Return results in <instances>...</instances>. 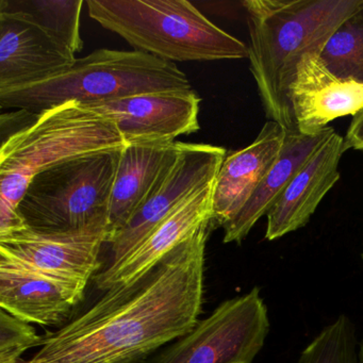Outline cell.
I'll list each match as a JSON object with an SVG mask.
<instances>
[{"label":"cell","instance_id":"6da1fadb","mask_svg":"<svg viewBox=\"0 0 363 363\" xmlns=\"http://www.w3.org/2000/svg\"><path fill=\"white\" fill-rule=\"evenodd\" d=\"M211 224L145 275L105 291L90 307L42 335L40 350L18 363H142L199 324Z\"/></svg>","mask_w":363,"mask_h":363},{"label":"cell","instance_id":"7a4b0ae2","mask_svg":"<svg viewBox=\"0 0 363 363\" xmlns=\"http://www.w3.org/2000/svg\"><path fill=\"white\" fill-rule=\"evenodd\" d=\"M363 0H247L250 71L265 114L286 130H296L290 86L297 65L320 54L340 25Z\"/></svg>","mask_w":363,"mask_h":363},{"label":"cell","instance_id":"3957f363","mask_svg":"<svg viewBox=\"0 0 363 363\" xmlns=\"http://www.w3.org/2000/svg\"><path fill=\"white\" fill-rule=\"evenodd\" d=\"M177 65L145 52L97 50L48 79L0 90V107L41 113L69 101L105 103L147 93L191 91Z\"/></svg>","mask_w":363,"mask_h":363},{"label":"cell","instance_id":"277c9868","mask_svg":"<svg viewBox=\"0 0 363 363\" xmlns=\"http://www.w3.org/2000/svg\"><path fill=\"white\" fill-rule=\"evenodd\" d=\"M89 16L138 52L173 62L239 60L248 48L186 0H86Z\"/></svg>","mask_w":363,"mask_h":363},{"label":"cell","instance_id":"5b68a950","mask_svg":"<svg viewBox=\"0 0 363 363\" xmlns=\"http://www.w3.org/2000/svg\"><path fill=\"white\" fill-rule=\"evenodd\" d=\"M126 146L112 118L69 101L38 114L1 142L0 201L18 209L31 180L67 161Z\"/></svg>","mask_w":363,"mask_h":363},{"label":"cell","instance_id":"8992f818","mask_svg":"<svg viewBox=\"0 0 363 363\" xmlns=\"http://www.w3.org/2000/svg\"><path fill=\"white\" fill-rule=\"evenodd\" d=\"M121 152L82 157L38 174L18 203L27 226L71 231L108 216Z\"/></svg>","mask_w":363,"mask_h":363},{"label":"cell","instance_id":"52a82bcc","mask_svg":"<svg viewBox=\"0 0 363 363\" xmlns=\"http://www.w3.org/2000/svg\"><path fill=\"white\" fill-rule=\"evenodd\" d=\"M269 331L258 288L218 306L186 335L142 363H252Z\"/></svg>","mask_w":363,"mask_h":363},{"label":"cell","instance_id":"ba28073f","mask_svg":"<svg viewBox=\"0 0 363 363\" xmlns=\"http://www.w3.org/2000/svg\"><path fill=\"white\" fill-rule=\"evenodd\" d=\"M225 158L226 150L220 146L182 143L175 162L109 244V261L101 271L118 267L191 194L213 184Z\"/></svg>","mask_w":363,"mask_h":363},{"label":"cell","instance_id":"9c48e42d","mask_svg":"<svg viewBox=\"0 0 363 363\" xmlns=\"http://www.w3.org/2000/svg\"><path fill=\"white\" fill-rule=\"evenodd\" d=\"M107 237L108 216L71 231L26 227L0 237V257L48 275L89 284L101 269L99 254Z\"/></svg>","mask_w":363,"mask_h":363},{"label":"cell","instance_id":"30bf717a","mask_svg":"<svg viewBox=\"0 0 363 363\" xmlns=\"http://www.w3.org/2000/svg\"><path fill=\"white\" fill-rule=\"evenodd\" d=\"M201 97L194 90L158 92L84 105L118 125L126 145L171 144L199 130Z\"/></svg>","mask_w":363,"mask_h":363},{"label":"cell","instance_id":"8fae6325","mask_svg":"<svg viewBox=\"0 0 363 363\" xmlns=\"http://www.w3.org/2000/svg\"><path fill=\"white\" fill-rule=\"evenodd\" d=\"M76 60L63 42L29 14L0 10V90L48 79Z\"/></svg>","mask_w":363,"mask_h":363},{"label":"cell","instance_id":"7c38bea8","mask_svg":"<svg viewBox=\"0 0 363 363\" xmlns=\"http://www.w3.org/2000/svg\"><path fill=\"white\" fill-rule=\"evenodd\" d=\"M86 286L0 257V308L29 324L65 325Z\"/></svg>","mask_w":363,"mask_h":363},{"label":"cell","instance_id":"4fadbf2b","mask_svg":"<svg viewBox=\"0 0 363 363\" xmlns=\"http://www.w3.org/2000/svg\"><path fill=\"white\" fill-rule=\"evenodd\" d=\"M290 103L296 130L312 135L337 118L357 116L363 109V84L337 77L320 54H308L297 65Z\"/></svg>","mask_w":363,"mask_h":363},{"label":"cell","instance_id":"5bb4252c","mask_svg":"<svg viewBox=\"0 0 363 363\" xmlns=\"http://www.w3.org/2000/svg\"><path fill=\"white\" fill-rule=\"evenodd\" d=\"M214 182L191 194L118 267L99 272L93 277L95 286L105 292L135 281L203 225L211 224Z\"/></svg>","mask_w":363,"mask_h":363},{"label":"cell","instance_id":"9a60e30c","mask_svg":"<svg viewBox=\"0 0 363 363\" xmlns=\"http://www.w3.org/2000/svg\"><path fill=\"white\" fill-rule=\"evenodd\" d=\"M286 129L267 121L254 142L226 156L214 182L211 225L224 227L250 201L281 152Z\"/></svg>","mask_w":363,"mask_h":363},{"label":"cell","instance_id":"2e32d148","mask_svg":"<svg viewBox=\"0 0 363 363\" xmlns=\"http://www.w3.org/2000/svg\"><path fill=\"white\" fill-rule=\"evenodd\" d=\"M345 150V140L335 131L316 150L267 212L265 239H279L309 222L340 179V160Z\"/></svg>","mask_w":363,"mask_h":363},{"label":"cell","instance_id":"e0dca14e","mask_svg":"<svg viewBox=\"0 0 363 363\" xmlns=\"http://www.w3.org/2000/svg\"><path fill=\"white\" fill-rule=\"evenodd\" d=\"M184 142L131 144L121 152L108 212L107 243L133 218L164 172L175 162Z\"/></svg>","mask_w":363,"mask_h":363},{"label":"cell","instance_id":"ac0fdd59","mask_svg":"<svg viewBox=\"0 0 363 363\" xmlns=\"http://www.w3.org/2000/svg\"><path fill=\"white\" fill-rule=\"evenodd\" d=\"M333 133L331 127L312 135L286 130L284 146L275 164L241 211L223 227L224 243H241L247 237L255 224L277 203L299 169Z\"/></svg>","mask_w":363,"mask_h":363},{"label":"cell","instance_id":"d6986e66","mask_svg":"<svg viewBox=\"0 0 363 363\" xmlns=\"http://www.w3.org/2000/svg\"><path fill=\"white\" fill-rule=\"evenodd\" d=\"M84 4L82 0H0V10L29 14L77 54L84 48L80 37V13Z\"/></svg>","mask_w":363,"mask_h":363},{"label":"cell","instance_id":"ffe728a7","mask_svg":"<svg viewBox=\"0 0 363 363\" xmlns=\"http://www.w3.org/2000/svg\"><path fill=\"white\" fill-rule=\"evenodd\" d=\"M320 58L337 77L363 84V4L329 38Z\"/></svg>","mask_w":363,"mask_h":363},{"label":"cell","instance_id":"44dd1931","mask_svg":"<svg viewBox=\"0 0 363 363\" xmlns=\"http://www.w3.org/2000/svg\"><path fill=\"white\" fill-rule=\"evenodd\" d=\"M297 363H359L356 327L345 314L325 327L301 352Z\"/></svg>","mask_w":363,"mask_h":363},{"label":"cell","instance_id":"7402d4cb","mask_svg":"<svg viewBox=\"0 0 363 363\" xmlns=\"http://www.w3.org/2000/svg\"><path fill=\"white\" fill-rule=\"evenodd\" d=\"M42 335L29 323L0 310V363H18L23 354L39 347Z\"/></svg>","mask_w":363,"mask_h":363},{"label":"cell","instance_id":"603a6c76","mask_svg":"<svg viewBox=\"0 0 363 363\" xmlns=\"http://www.w3.org/2000/svg\"><path fill=\"white\" fill-rule=\"evenodd\" d=\"M27 224L18 210L0 201V237L26 228Z\"/></svg>","mask_w":363,"mask_h":363},{"label":"cell","instance_id":"cb8c5ba5","mask_svg":"<svg viewBox=\"0 0 363 363\" xmlns=\"http://www.w3.org/2000/svg\"><path fill=\"white\" fill-rule=\"evenodd\" d=\"M346 150H363V109L357 116H352V123L346 133Z\"/></svg>","mask_w":363,"mask_h":363},{"label":"cell","instance_id":"d4e9b609","mask_svg":"<svg viewBox=\"0 0 363 363\" xmlns=\"http://www.w3.org/2000/svg\"><path fill=\"white\" fill-rule=\"evenodd\" d=\"M359 363H363V340L358 347Z\"/></svg>","mask_w":363,"mask_h":363},{"label":"cell","instance_id":"484cf974","mask_svg":"<svg viewBox=\"0 0 363 363\" xmlns=\"http://www.w3.org/2000/svg\"><path fill=\"white\" fill-rule=\"evenodd\" d=\"M362 258H363V254H362Z\"/></svg>","mask_w":363,"mask_h":363}]
</instances>
